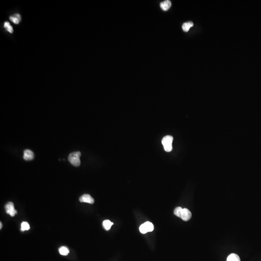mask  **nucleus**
<instances>
[{"label":"nucleus","mask_w":261,"mask_h":261,"mask_svg":"<svg viewBox=\"0 0 261 261\" xmlns=\"http://www.w3.org/2000/svg\"><path fill=\"white\" fill-rule=\"evenodd\" d=\"M80 152H77L71 153L69 154L68 157L69 162L75 167H79L80 164Z\"/></svg>","instance_id":"obj_1"},{"label":"nucleus","mask_w":261,"mask_h":261,"mask_svg":"<svg viewBox=\"0 0 261 261\" xmlns=\"http://www.w3.org/2000/svg\"><path fill=\"white\" fill-rule=\"evenodd\" d=\"M173 138L171 135H167L162 139V145L164 150L167 152H170L172 150V142Z\"/></svg>","instance_id":"obj_2"},{"label":"nucleus","mask_w":261,"mask_h":261,"mask_svg":"<svg viewBox=\"0 0 261 261\" xmlns=\"http://www.w3.org/2000/svg\"><path fill=\"white\" fill-rule=\"evenodd\" d=\"M5 210L7 214H9L11 217H14L17 213V211L14 207V204L12 202H9L7 203L5 205Z\"/></svg>","instance_id":"obj_3"},{"label":"nucleus","mask_w":261,"mask_h":261,"mask_svg":"<svg viewBox=\"0 0 261 261\" xmlns=\"http://www.w3.org/2000/svg\"><path fill=\"white\" fill-rule=\"evenodd\" d=\"M191 218V213L187 209H183L181 218L184 221H188Z\"/></svg>","instance_id":"obj_4"},{"label":"nucleus","mask_w":261,"mask_h":261,"mask_svg":"<svg viewBox=\"0 0 261 261\" xmlns=\"http://www.w3.org/2000/svg\"><path fill=\"white\" fill-rule=\"evenodd\" d=\"M80 201L81 202L89 203L90 204H93L94 202V198L90 195H88V194H85L82 196L80 197Z\"/></svg>","instance_id":"obj_5"},{"label":"nucleus","mask_w":261,"mask_h":261,"mask_svg":"<svg viewBox=\"0 0 261 261\" xmlns=\"http://www.w3.org/2000/svg\"><path fill=\"white\" fill-rule=\"evenodd\" d=\"M23 158L25 160H32L34 158V153L30 149H26L24 151Z\"/></svg>","instance_id":"obj_6"},{"label":"nucleus","mask_w":261,"mask_h":261,"mask_svg":"<svg viewBox=\"0 0 261 261\" xmlns=\"http://www.w3.org/2000/svg\"><path fill=\"white\" fill-rule=\"evenodd\" d=\"M171 5H172V3L171 1L167 0L165 1L162 2L160 3V7L164 11H167L171 7Z\"/></svg>","instance_id":"obj_7"},{"label":"nucleus","mask_w":261,"mask_h":261,"mask_svg":"<svg viewBox=\"0 0 261 261\" xmlns=\"http://www.w3.org/2000/svg\"><path fill=\"white\" fill-rule=\"evenodd\" d=\"M9 19L11 22H13L14 23L17 24L19 23V22H21L22 17L19 14H16L14 16L10 17Z\"/></svg>","instance_id":"obj_8"},{"label":"nucleus","mask_w":261,"mask_h":261,"mask_svg":"<svg viewBox=\"0 0 261 261\" xmlns=\"http://www.w3.org/2000/svg\"><path fill=\"white\" fill-rule=\"evenodd\" d=\"M114 225L113 224V222H111L110 220H104V221L103 222V226L105 230H106V231H109L111 227L113 225Z\"/></svg>","instance_id":"obj_9"},{"label":"nucleus","mask_w":261,"mask_h":261,"mask_svg":"<svg viewBox=\"0 0 261 261\" xmlns=\"http://www.w3.org/2000/svg\"><path fill=\"white\" fill-rule=\"evenodd\" d=\"M193 23L191 22H187L184 23L182 26V28L184 31L188 32L191 27H193Z\"/></svg>","instance_id":"obj_10"},{"label":"nucleus","mask_w":261,"mask_h":261,"mask_svg":"<svg viewBox=\"0 0 261 261\" xmlns=\"http://www.w3.org/2000/svg\"><path fill=\"white\" fill-rule=\"evenodd\" d=\"M226 261H240V259L238 255L235 254H232L228 256Z\"/></svg>","instance_id":"obj_11"},{"label":"nucleus","mask_w":261,"mask_h":261,"mask_svg":"<svg viewBox=\"0 0 261 261\" xmlns=\"http://www.w3.org/2000/svg\"><path fill=\"white\" fill-rule=\"evenodd\" d=\"M59 251L60 254L61 255H67L69 253V249L66 247H61L60 248Z\"/></svg>","instance_id":"obj_12"},{"label":"nucleus","mask_w":261,"mask_h":261,"mask_svg":"<svg viewBox=\"0 0 261 261\" xmlns=\"http://www.w3.org/2000/svg\"><path fill=\"white\" fill-rule=\"evenodd\" d=\"M30 229V226L28 222L26 221H23L22 222L21 224V231L23 232V231L29 230Z\"/></svg>","instance_id":"obj_13"},{"label":"nucleus","mask_w":261,"mask_h":261,"mask_svg":"<svg viewBox=\"0 0 261 261\" xmlns=\"http://www.w3.org/2000/svg\"><path fill=\"white\" fill-rule=\"evenodd\" d=\"M4 27L9 33H12L14 31L13 27L9 22H6L4 23Z\"/></svg>","instance_id":"obj_14"},{"label":"nucleus","mask_w":261,"mask_h":261,"mask_svg":"<svg viewBox=\"0 0 261 261\" xmlns=\"http://www.w3.org/2000/svg\"><path fill=\"white\" fill-rule=\"evenodd\" d=\"M144 224L146 227L147 232H152V231H153L154 225L152 222H149V221H147V222H145Z\"/></svg>","instance_id":"obj_15"},{"label":"nucleus","mask_w":261,"mask_h":261,"mask_svg":"<svg viewBox=\"0 0 261 261\" xmlns=\"http://www.w3.org/2000/svg\"><path fill=\"white\" fill-rule=\"evenodd\" d=\"M183 209L182 207H177L176 208L175 210H174V214L177 217L181 218V214L182 211Z\"/></svg>","instance_id":"obj_16"},{"label":"nucleus","mask_w":261,"mask_h":261,"mask_svg":"<svg viewBox=\"0 0 261 261\" xmlns=\"http://www.w3.org/2000/svg\"><path fill=\"white\" fill-rule=\"evenodd\" d=\"M139 231L140 232H141V233L144 234L147 233V229L146 227L145 226V224H142V225H141V226H140L139 227Z\"/></svg>","instance_id":"obj_17"},{"label":"nucleus","mask_w":261,"mask_h":261,"mask_svg":"<svg viewBox=\"0 0 261 261\" xmlns=\"http://www.w3.org/2000/svg\"><path fill=\"white\" fill-rule=\"evenodd\" d=\"M0 225H1V227H0V229H1L2 227V222H1V223H0Z\"/></svg>","instance_id":"obj_18"}]
</instances>
